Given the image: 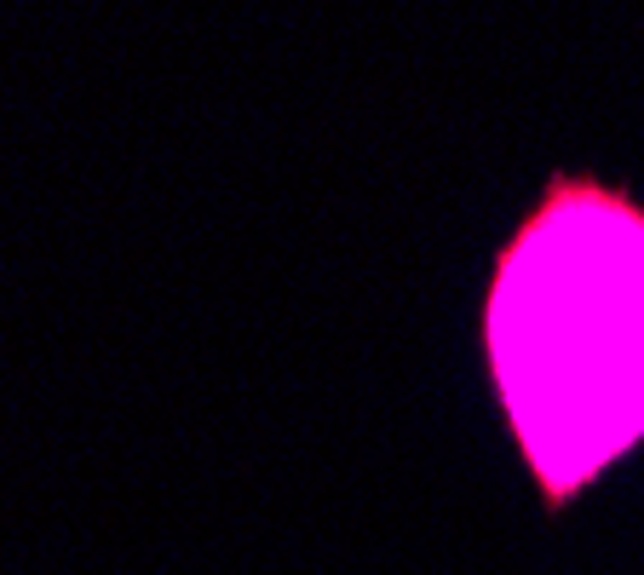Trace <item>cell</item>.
Returning a JSON list of instances; mask_svg holds the SVG:
<instances>
[{
	"instance_id": "obj_1",
	"label": "cell",
	"mask_w": 644,
	"mask_h": 575,
	"mask_svg": "<svg viewBox=\"0 0 644 575\" xmlns=\"http://www.w3.org/2000/svg\"><path fill=\"white\" fill-rule=\"evenodd\" d=\"M483 362L546 512L644 443V207L552 173L483 288Z\"/></svg>"
}]
</instances>
